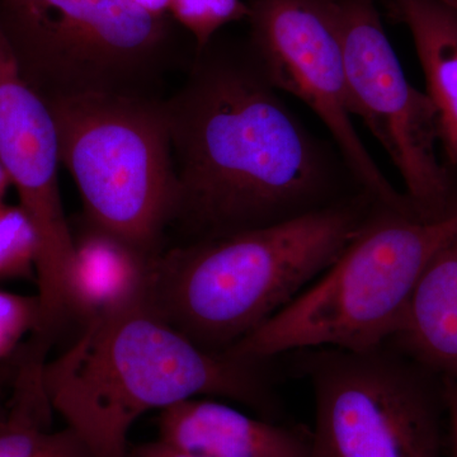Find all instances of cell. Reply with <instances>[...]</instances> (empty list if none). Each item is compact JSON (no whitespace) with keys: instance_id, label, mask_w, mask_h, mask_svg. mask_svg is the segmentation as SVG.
Returning a JSON list of instances; mask_svg holds the SVG:
<instances>
[{"instance_id":"6da1fadb","label":"cell","mask_w":457,"mask_h":457,"mask_svg":"<svg viewBox=\"0 0 457 457\" xmlns=\"http://www.w3.org/2000/svg\"><path fill=\"white\" fill-rule=\"evenodd\" d=\"M164 99L191 242L269 227L365 192L333 143L303 125L248 40L216 36Z\"/></svg>"},{"instance_id":"7a4b0ae2","label":"cell","mask_w":457,"mask_h":457,"mask_svg":"<svg viewBox=\"0 0 457 457\" xmlns=\"http://www.w3.org/2000/svg\"><path fill=\"white\" fill-rule=\"evenodd\" d=\"M212 353L171 326L152 295L84 323L82 335L45 363L42 390L96 457H129V432L147 411L220 396L272 411L263 368Z\"/></svg>"},{"instance_id":"3957f363","label":"cell","mask_w":457,"mask_h":457,"mask_svg":"<svg viewBox=\"0 0 457 457\" xmlns=\"http://www.w3.org/2000/svg\"><path fill=\"white\" fill-rule=\"evenodd\" d=\"M383 206L366 192L269 227L162 253L152 297L192 342L224 353L312 285Z\"/></svg>"},{"instance_id":"277c9868","label":"cell","mask_w":457,"mask_h":457,"mask_svg":"<svg viewBox=\"0 0 457 457\" xmlns=\"http://www.w3.org/2000/svg\"><path fill=\"white\" fill-rule=\"evenodd\" d=\"M456 233L457 215L423 221L378 207L312 285L224 354L267 362L291 351L363 352L387 345L427 264Z\"/></svg>"},{"instance_id":"5b68a950","label":"cell","mask_w":457,"mask_h":457,"mask_svg":"<svg viewBox=\"0 0 457 457\" xmlns=\"http://www.w3.org/2000/svg\"><path fill=\"white\" fill-rule=\"evenodd\" d=\"M4 29L27 82L46 99L161 98L180 60L176 21L130 0H0Z\"/></svg>"},{"instance_id":"8992f818","label":"cell","mask_w":457,"mask_h":457,"mask_svg":"<svg viewBox=\"0 0 457 457\" xmlns=\"http://www.w3.org/2000/svg\"><path fill=\"white\" fill-rule=\"evenodd\" d=\"M47 104L60 162L82 196L87 222L144 253H163L179 209L164 99L89 96Z\"/></svg>"},{"instance_id":"52a82bcc","label":"cell","mask_w":457,"mask_h":457,"mask_svg":"<svg viewBox=\"0 0 457 457\" xmlns=\"http://www.w3.org/2000/svg\"><path fill=\"white\" fill-rule=\"evenodd\" d=\"M315 399L311 457H442L441 376L392 345L306 350Z\"/></svg>"},{"instance_id":"ba28073f","label":"cell","mask_w":457,"mask_h":457,"mask_svg":"<svg viewBox=\"0 0 457 457\" xmlns=\"http://www.w3.org/2000/svg\"><path fill=\"white\" fill-rule=\"evenodd\" d=\"M337 14L352 116L389 155L418 218H453L457 168L442 147L437 112L428 95L409 82L376 0H337Z\"/></svg>"},{"instance_id":"9c48e42d","label":"cell","mask_w":457,"mask_h":457,"mask_svg":"<svg viewBox=\"0 0 457 457\" xmlns=\"http://www.w3.org/2000/svg\"><path fill=\"white\" fill-rule=\"evenodd\" d=\"M249 45L270 83L326 126L354 179L376 203L416 215L370 154L348 101L337 0H245Z\"/></svg>"},{"instance_id":"30bf717a","label":"cell","mask_w":457,"mask_h":457,"mask_svg":"<svg viewBox=\"0 0 457 457\" xmlns=\"http://www.w3.org/2000/svg\"><path fill=\"white\" fill-rule=\"evenodd\" d=\"M0 164L40 237L36 272L38 336L56 337L69 318L66 286L74 257L73 233L60 194L59 137L49 104L21 71L0 25Z\"/></svg>"},{"instance_id":"8fae6325","label":"cell","mask_w":457,"mask_h":457,"mask_svg":"<svg viewBox=\"0 0 457 457\" xmlns=\"http://www.w3.org/2000/svg\"><path fill=\"white\" fill-rule=\"evenodd\" d=\"M158 440L201 457H311V433L194 398L161 411Z\"/></svg>"},{"instance_id":"7c38bea8","label":"cell","mask_w":457,"mask_h":457,"mask_svg":"<svg viewBox=\"0 0 457 457\" xmlns=\"http://www.w3.org/2000/svg\"><path fill=\"white\" fill-rule=\"evenodd\" d=\"M73 240L74 257L66 286L69 317L87 323L152 295L161 255L144 253L89 222L82 233L73 234Z\"/></svg>"},{"instance_id":"4fadbf2b","label":"cell","mask_w":457,"mask_h":457,"mask_svg":"<svg viewBox=\"0 0 457 457\" xmlns=\"http://www.w3.org/2000/svg\"><path fill=\"white\" fill-rule=\"evenodd\" d=\"M387 345L457 384V233L427 264Z\"/></svg>"},{"instance_id":"5bb4252c","label":"cell","mask_w":457,"mask_h":457,"mask_svg":"<svg viewBox=\"0 0 457 457\" xmlns=\"http://www.w3.org/2000/svg\"><path fill=\"white\" fill-rule=\"evenodd\" d=\"M408 27L437 112L442 147L457 168V11L446 0H389Z\"/></svg>"},{"instance_id":"9a60e30c","label":"cell","mask_w":457,"mask_h":457,"mask_svg":"<svg viewBox=\"0 0 457 457\" xmlns=\"http://www.w3.org/2000/svg\"><path fill=\"white\" fill-rule=\"evenodd\" d=\"M0 457H96L88 445L66 426L60 431L5 414L0 423Z\"/></svg>"},{"instance_id":"2e32d148","label":"cell","mask_w":457,"mask_h":457,"mask_svg":"<svg viewBox=\"0 0 457 457\" xmlns=\"http://www.w3.org/2000/svg\"><path fill=\"white\" fill-rule=\"evenodd\" d=\"M40 254V237L21 204L0 206V279L31 276Z\"/></svg>"},{"instance_id":"e0dca14e","label":"cell","mask_w":457,"mask_h":457,"mask_svg":"<svg viewBox=\"0 0 457 457\" xmlns=\"http://www.w3.org/2000/svg\"><path fill=\"white\" fill-rule=\"evenodd\" d=\"M170 16L191 35L200 51L225 26L248 21L249 8L245 0H170Z\"/></svg>"},{"instance_id":"ac0fdd59","label":"cell","mask_w":457,"mask_h":457,"mask_svg":"<svg viewBox=\"0 0 457 457\" xmlns=\"http://www.w3.org/2000/svg\"><path fill=\"white\" fill-rule=\"evenodd\" d=\"M38 321L37 295L23 296L0 290V359L8 356L26 333L35 332Z\"/></svg>"},{"instance_id":"d6986e66","label":"cell","mask_w":457,"mask_h":457,"mask_svg":"<svg viewBox=\"0 0 457 457\" xmlns=\"http://www.w3.org/2000/svg\"><path fill=\"white\" fill-rule=\"evenodd\" d=\"M442 384H444L446 417L449 420L451 450H453V456L457 457V384L447 378H442Z\"/></svg>"},{"instance_id":"ffe728a7","label":"cell","mask_w":457,"mask_h":457,"mask_svg":"<svg viewBox=\"0 0 457 457\" xmlns=\"http://www.w3.org/2000/svg\"><path fill=\"white\" fill-rule=\"evenodd\" d=\"M129 457H201L176 449L161 440L145 442L130 447Z\"/></svg>"},{"instance_id":"44dd1931","label":"cell","mask_w":457,"mask_h":457,"mask_svg":"<svg viewBox=\"0 0 457 457\" xmlns=\"http://www.w3.org/2000/svg\"><path fill=\"white\" fill-rule=\"evenodd\" d=\"M137 7L155 17L170 16V0H130Z\"/></svg>"},{"instance_id":"7402d4cb","label":"cell","mask_w":457,"mask_h":457,"mask_svg":"<svg viewBox=\"0 0 457 457\" xmlns=\"http://www.w3.org/2000/svg\"><path fill=\"white\" fill-rule=\"evenodd\" d=\"M11 185V179H9L7 171H5L4 167L0 164V206L3 204V197H4L5 192H7Z\"/></svg>"},{"instance_id":"603a6c76","label":"cell","mask_w":457,"mask_h":457,"mask_svg":"<svg viewBox=\"0 0 457 457\" xmlns=\"http://www.w3.org/2000/svg\"><path fill=\"white\" fill-rule=\"evenodd\" d=\"M5 414H7V411H4V409L0 407V423H2L3 420H4Z\"/></svg>"},{"instance_id":"cb8c5ba5","label":"cell","mask_w":457,"mask_h":457,"mask_svg":"<svg viewBox=\"0 0 457 457\" xmlns=\"http://www.w3.org/2000/svg\"><path fill=\"white\" fill-rule=\"evenodd\" d=\"M446 2L449 3L450 5H453L457 11V0H446Z\"/></svg>"},{"instance_id":"d4e9b609","label":"cell","mask_w":457,"mask_h":457,"mask_svg":"<svg viewBox=\"0 0 457 457\" xmlns=\"http://www.w3.org/2000/svg\"><path fill=\"white\" fill-rule=\"evenodd\" d=\"M387 2H389V0H387Z\"/></svg>"}]
</instances>
